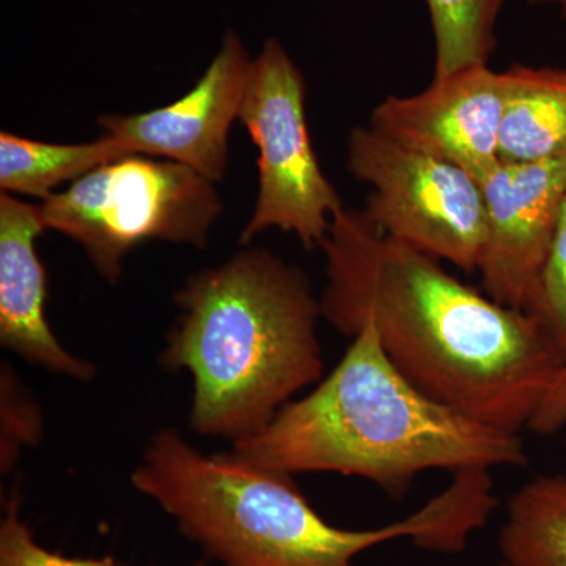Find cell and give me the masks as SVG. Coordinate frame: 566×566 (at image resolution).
Listing matches in <instances>:
<instances>
[{
	"label": "cell",
	"instance_id": "cell-1",
	"mask_svg": "<svg viewBox=\"0 0 566 566\" xmlns=\"http://www.w3.org/2000/svg\"><path fill=\"white\" fill-rule=\"evenodd\" d=\"M323 318L354 337L371 323L387 359L439 403L499 430L528 427L564 357L534 314L495 303L441 260L344 208L322 245Z\"/></svg>",
	"mask_w": 566,
	"mask_h": 566
},
{
	"label": "cell",
	"instance_id": "cell-2",
	"mask_svg": "<svg viewBox=\"0 0 566 566\" xmlns=\"http://www.w3.org/2000/svg\"><path fill=\"white\" fill-rule=\"evenodd\" d=\"M132 482L223 566H354L364 551L400 538L455 554L493 515L485 485L474 475L455 474L405 520L346 531L326 523L292 476L233 453L205 455L170 428L153 436Z\"/></svg>",
	"mask_w": 566,
	"mask_h": 566
},
{
	"label": "cell",
	"instance_id": "cell-3",
	"mask_svg": "<svg viewBox=\"0 0 566 566\" xmlns=\"http://www.w3.org/2000/svg\"><path fill=\"white\" fill-rule=\"evenodd\" d=\"M232 453L283 475L359 476L395 495L434 469L527 464L521 434L471 419L412 386L387 359L371 323L312 392L233 442Z\"/></svg>",
	"mask_w": 566,
	"mask_h": 566
},
{
	"label": "cell",
	"instance_id": "cell-4",
	"mask_svg": "<svg viewBox=\"0 0 566 566\" xmlns=\"http://www.w3.org/2000/svg\"><path fill=\"white\" fill-rule=\"evenodd\" d=\"M175 303L161 360L192 376L196 433L249 438L323 374L311 279L266 249L193 275Z\"/></svg>",
	"mask_w": 566,
	"mask_h": 566
},
{
	"label": "cell",
	"instance_id": "cell-5",
	"mask_svg": "<svg viewBox=\"0 0 566 566\" xmlns=\"http://www.w3.org/2000/svg\"><path fill=\"white\" fill-rule=\"evenodd\" d=\"M222 202L212 181L175 161L137 155L103 164L40 205L44 229L76 241L106 281L117 282L144 241L203 248Z\"/></svg>",
	"mask_w": 566,
	"mask_h": 566
},
{
	"label": "cell",
	"instance_id": "cell-6",
	"mask_svg": "<svg viewBox=\"0 0 566 566\" xmlns=\"http://www.w3.org/2000/svg\"><path fill=\"white\" fill-rule=\"evenodd\" d=\"M346 167L370 186L364 211L382 233L465 273L479 271L486 210L475 177L406 148L370 125L349 133Z\"/></svg>",
	"mask_w": 566,
	"mask_h": 566
},
{
	"label": "cell",
	"instance_id": "cell-7",
	"mask_svg": "<svg viewBox=\"0 0 566 566\" xmlns=\"http://www.w3.org/2000/svg\"><path fill=\"white\" fill-rule=\"evenodd\" d=\"M240 118L259 148V196L241 241L268 229L294 233L307 251L322 248L345 205L316 159L305 82L277 40L252 61Z\"/></svg>",
	"mask_w": 566,
	"mask_h": 566
},
{
	"label": "cell",
	"instance_id": "cell-8",
	"mask_svg": "<svg viewBox=\"0 0 566 566\" xmlns=\"http://www.w3.org/2000/svg\"><path fill=\"white\" fill-rule=\"evenodd\" d=\"M486 240L476 273L495 303L534 314L566 199V158L499 161L479 178Z\"/></svg>",
	"mask_w": 566,
	"mask_h": 566
},
{
	"label": "cell",
	"instance_id": "cell-9",
	"mask_svg": "<svg viewBox=\"0 0 566 566\" xmlns=\"http://www.w3.org/2000/svg\"><path fill=\"white\" fill-rule=\"evenodd\" d=\"M504 76L490 65L433 77L415 95H389L368 125L386 137L482 178L501 161Z\"/></svg>",
	"mask_w": 566,
	"mask_h": 566
},
{
	"label": "cell",
	"instance_id": "cell-10",
	"mask_svg": "<svg viewBox=\"0 0 566 566\" xmlns=\"http://www.w3.org/2000/svg\"><path fill=\"white\" fill-rule=\"evenodd\" d=\"M252 61L229 32L221 51L188 95L144 114L104 115L99 125L133 155L163 156L212 182L226 174L229 132L240 117Z\"/></svg>",
	"mask_w": 566,
	"mask_h": 566
},
{
	"label": "cell",
	"instance_id": "cell-11",
	"mask_svg": "<svg viewBox=\"0 0 566 566\" xmlns=\"http://www.w3.org/2000/svg\"><path fill=\"white\" fill-rule=\"evenodd\" d=\"M40 205L0 196V342L46 370L91 381L96 367L73 356L46 319V271L35 241L43 232Z\"/></svg>",
	"mask_w": 566,
	"mask_h": 566
},
{
	"label": "cell",
	"instance_id": "cell-12",
	"mask_svg": "<svg viewBox=\"0 0 566 566\" xmlns=\"http://www.w3.org/2000/svg\"><path fill=\"white\" fill-rule=\"evenodd\" d=\"M502 76V161L566 158V70L516 63Z\"/></svg>",
	"mask_w": 566,
	"mask_h": 566
},
{
	"label": "cell",
	"instance_id": "cell-13",
	"mask_svg": "<svg viewBox=\"0 0 566 566\" xmlns=\"http://www.w3.org/2000/svg\"><path fill=\"white\" fill-rule=\"evenodd\" d=\"M504 566H566V476L538 475L506 504L497 538Z\"/></svg>",
	"mask_w": 566,
	"mask_h": 566
},
{
	"label": "cell",
	"instance_id": "cell-14",
	"mask_svg": "<svg viewBox=\"0 0 566 566\" xmlns=\"http://www.w3.org/2000/svg\"><path fill=\"white\" fill-rule=\"evenodd\" d=\"M133 155L120 140L104 134L91 144H46L0 134V188L6 193L46 200L62 182L77 180L103 164Z\"/></svg>",
	"mask_w": 566,
	"mask_h": 566
},
{
	"label": "cell",
	"instance_id": "cell-15",
	"mask_svg": "<svg viewBox=\"0 0 566 566\" xmlns=\"http://www.w3.org/2000/svg\"><path fill=\"white\" fill-rule=\"evenodd\" d=\"M434 36V74L444 77L488 65L497 46L495 24L506 0H424Z\"/></svg>",
	"mask_w": 566,
	"mask_h": 566
},
{
	"label": "cell",
	"instance_id": "cell-16",
	"mask_svg": "<svg viewBox=\"0 0 566 566\" xmlns=\"http://www.w3.org/2000/svg\"><path fill=\"white\" fill-rule=\"evenodd\" d=\"M0 469L3 474L18 463L22 450L40 441L43 422L39 405L22 385L20 376L10 367L2 365L0 375Z\"/></svg>",
	"mask_w": 566,
	"mask_h": 566
},
{
	"label": "cell",
	"instance_id": "cell-17",
	"mask_svg": "<svg viewBox=\"0 0 566 566\" xmlns=\"http://www.w3.org/2000/svg\"><path fill=\"white\" fill-rule=\"evenodd\" d=\"M0 566H117L111 558L65 557L44 549L33 538L31 528L21 520L18 494L7 502L6 515L0 524ZM202 566V565H196Z\"/></svg>",
	"mask_w": 566,
	"mask_h": 566
},
{
	"label": "cell",
	"instance_id": "cell-18",
	"mask_svg": "<svg viewBox=\"0 0 566 566\" xmlns=\"http://www.w3.org/2000/svg\"><path fill=\"white\" fill-rule=\"evenodd\" d=\"M534 315L545 326L566 365V199Z\"/></svg>",
	"mask_w": 566,
	"mask_h": 566
},
{
	"label": "cell",
	"instance_id": "cell-19",
	"mask_svg": "<svg viewBox=\"0 0 566 566\" xmlns=\"http://www.w3.org/2000/svg\"><path fill=\"white\" fill-rule=\"evenodd\" d=\"M534 6H549L558 11L564 20H566V0H531Z\"/></svg>",
	"mask_w": 566,
	"mask_h": 566
},
{
	"label": "cell",
	"instance_id": "cell-20",
	"mask_svg": "<svg viewBox=\"0 0 566 566\" xmlns=\"http://www.w3.org/2000/svg\"><path fill=\"white\" fill-rule=\"evenodd\" d=\"M564 385L566 387V367H565V370H564Z\"/></svg>",
	"mask_w": 566,
	"mask_h": 566
},
{
	"label": "cell",
	"instance_id": "cell-21",
	"mask_svg": "<svg viewBox=\"0 0 566 566\" xmlns=\"http://www.w3.org/2000/svg\"><path fill=\"white\" fill-rule=\"evenodd\" d=\"M497 566H504V565H502V564H499Z\"/></svg>",
	"mask_w": 566,
	"mask_h": 566
}]
</instances>
